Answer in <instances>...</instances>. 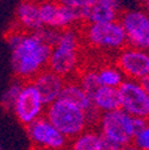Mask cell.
Listing matches in <instances>:
<instances>
[{
	"instance_id": "1",
	"label": "cell",
	"mask_w": 149,
	"mask_h": 150,
	"mask_svg": "<svg viewBox=\"0 0 149 150\" xmlns=\"http://www.w3.org/2000/svg\"><path fill=\"white\" fill-rule=\"evenodd\" d=\"M51 49L37 32H23L19 42L11 49V68L14 75L22 81L32 80L48 67Z\"/></svg>"
},
{
	"instance_id": "2",
	"label": "cell",
	"mask_w": 149,
	"mask_h": 150,
	"mask_svg": "<svg viewBox=\"0 0 149 150\" xmlns=\"http://www.w3.org/2000/svg\"><path fill=\"white\" fill-rule=\"evenodd\" d=\"M44 117L69 141L82 134L89 126L84 110L60 98L47 106Z\"/></svg>"
},
{
	"instance_id": "3",
	"label": "cell",
	"mask_w": 149,
	"mask_h": 150,
	"mask_svg": "<svg viewBox=\"0 0 149 150\" xmlns=\"http://www.w3.org/2000/svg\"><path fill=\"white\" fill-rule=\"evenodd\" d=\"M79 33L69 28L60 32L56 45L53 47L48 69L60 75L63 79L74 74L79 66Z\"/></svg>"
},
{
	"instance_id": "4",
	"label": "cell",
	"mask_w": 149,
	"mask_h": 150,
	"mask_svg": "<svg viewBox=\"0 0 149 150\" xmlns=\"http://www.w3.org/2000/svg\"><path fill=\"white\" fill-rule=\"evenodd\" d=\"M86 42L96 49L121 51L128 44L124 29L119 21L100 24H87L85 28Z\"/></svg>"
},
{
	"instance_id": "5",
	"label": "cell",
	"mask_w": 149,
	"mask_h": 150,
	"mask_svg": "<svg viewBox=\"0 0 149 150\" xmlns=\"http://www.w3.org/2000/svg\"><path fill=\"white\" fill-rule=\"evenodd\" d=\"M99 134L122 146L133 144L135 137L134 117L128 115L122 108L101 113L99 122Z\"/></svg>"
},
{
	"instance_id": "6",
	"label": "cell",
	"mask_w": 149,
	"mask_h": 150,
	"mask_svg": "<svg viewBox=\"0 0 149 150\" xmlns=\"http://www.w3.org/2000/svg\"><path fill=\"white\" fill-rule=\"evenodd\" d=\"M119 23L122 24L128 45L149 51V13L143 8L128 10L121 13Z\"/></svg>"
},
{
	"instance_id": "7",
	"label": "cell",
	"mask_w": 149,
	"mask_h": 150,
	"mask_svg": "<svg viewBox=\"0 0 149 150\" xmlns=\"http://www.w3.org/2000/svg\"><path fill=\"white\" fill-rule=\"evenodd\" d=\"M26 134L33 149L67 150L69 139L65 137L44 116L26 126Z\"/></svg>"
},
{
	"instance_id": "8",
	"label": "cell",
	"mask_w": 149,
	"mask_h": 150,
	"mask_svg": "<svg viewBox=\"0 0 149 150\" xmlns=\"http://www.w3.org/2000/svg\"><path fill=\"white\" fill-rule=\"evenodd\" d=\"M121 108L135 118L149 120V94L142 82L125 79L118 87Z\"/></svg>"
},
{
	"instance_id": "9",
	"label": "cell",
	"mask_w": 149,
	"mask_h": 150,
	"mask_svg": "<svg viewBox=\"0 0 149 150\" xmlns=\"http://www.w3.org/2000/svg\"><path fill=\"white\" fill-rule=\"evenodd\" d=\"M47 106L44 105L40 93L33 87L31 81L24 82L23 88L13 106V112L23 125L28 126L32 122L44 116Z\"/></svg>"
},
{
	"instance_id": "10",
	"label": "cell",
	"mask_w": 149,
	"mask_h": 150,
	"mask_svg": "<svg viewBox=\"0 0 149 150\" xmlns=\"http://www.w3.org/2000/svg\"><path fill=\"white\" fill-rule=\"evenodd\" d=\"M116 66L125 79L142 82L149 78V51L125 47L116 56Z\"/></svg>"
},
{
	"instance_id": "11",
	"label": "cell",
	"mask_w": 149,
	"mask_h": 150,
	"mask_svg": "<svg viewBox=\"0 0 149 150\" xmlns=\"http://www.w3.org/2000/svg\"><path fill=\"white\" fill-rule=\"evenodd\" d=\"M31 83L40 93L44 105L49 106L60 98L66 81L62 76L45 68L31 80Z\"/></svg>"
},
{
	"instance_id": "12",
	"label": "cell",
	"mask_w": 149,
	"mask_h": 150,
	"mask_svg": "<svg viewBox=\"0 0 149 150\" xmlns=\"http://www.w3.org/2000/svg\"><path fill=\"white\" fill-rule=\"evenodd\" d=\"M121 0H97L87 14L86 22L88 24L111 23L119 21Z\"/></svg>"
},
{
	"instance_id": "13",
	"label": "cell",
	"mask_w": 149,
	"mask_h": 150,
	"mask_svg": "<svg viewBox=\"0 0 149 150\" xmlns=\"http://www.w3.org/2000/svg\"><path fill=\"white\" fill-rule=\"evenodd\" d=\"M17 21L19 25L31 32H37L44 28L40 17V5L30 0H23L17 7Z\"/></svg>"
},
{
	"instance_id": "14",
	"label": "cell",
	"mask_w": 149,
	"mask_h": 150,
	"mask_svg": "<svg viewBox=\"0 0 149 150\" xmlns=\"http://www.w3.org/2000/svg\"><path fill=\"white\" fill-rule=\"evenodd\" d=\"M92 104L96 110H98L100 113H106V112L116 111L121 108V99L118 88H111L100 86L94 94L91 97Z\"/></svg>"
},
{
	"instance_id": "15",
	"label": "cell",
	"mask_w": 149,
	"mask_h": 150,
	"mask_svg": "<svg viewBox=\"0 0 149 150\" xmlns=\"http://www.w3.org/2000/svg\"><path fill=\"white\" fill-rule=\"evenodd\" d=\"M60 99L67 100L74 105H77L85 112H88L94 107L92 104L91 97L81 88V86L78 83V81H74V80L67 81L65 83Z\"/></svg>"
},
{
	"instance_id": "16",
	"label": "cell",
	"mask_w": 149,
	"mask_h": 150,
	"mask_svg": "<svg viewBox=\"0 0 149 150\" xmlns=\"http://www.w3.org/2000/svg\"><path fill=\"white\" fill-rule=\"evenodd\" d=\"M100 134L94 129H87L69 141L67 150H99Z\"/></svg>"
},
{
	"instance_id": "17",
	"label": "cell",
	"mask_w": 149,
	"mask_h": 150,
	"mask_svg": "<svg viewBox=\"0 0 149 150\" xmlns=\"http://www.w3.org/2000/svg\"><path fill=\"white\" fill-rule=\"evenodd\" d=\"M60 8L61 4L56 0H48L40 4V17L44 28L59 30L60 29Z\"/></svg>"
},
{
	"instance_id": "18",
	"label": "cell",
	"mask_w": 149,
	"mask_h": 150,
	"mask_svg": "<svg viewBox=\"0 0 149 150\" xmlns=\"http://www.w3.org/2000/svg\"><path fill=\"white\" fill-rule=\"evenodd\" d=\"M97 73H98L100 86H104V87L118 88L125 80V76L116 64H105L100 67L97 70Z\"/></svg>"
},
{
	"instance_id": "19",
	"label": "cell",
	"mask_w": 149,
	"mask_h": 150,
	"mask_svg": "<svg viewBox=\"0 0 149 150\" xmlns=\"http://www.w3.org/2000/svg\"><path fill=\"white\" fill-rule=\"evenodd\" d=\"M78 83L81 86V88L87 93L89 97L94 94V92L100 87V82L98 79V73L94 69H88L81 73L80 78L78 80Z\"/></svg>"
},
{
	"instance_id": "20",
	"label": "cell",
	"mask_w": 149,
	"mask_h": 150,
	"mask_svg": "<svg viewBox=\"0 0 149 150\" xmlns=\"http://www.w3.org/2000/svg\"><path fill=\"white\" fill-rule=\"evenodd\" d=\"M23 85L24 82L22 80H16L13 81L9 87L4 92V94L1 97V100H0V103H1V106L6 110H13V106L17 101V98L18 96H19V93L23 88Z\"/></svg>"
},
{
	"instance_id": "21",
	"label": "cell",
	"mask_w": 149,
	"mask_h": 150,
	"mask_svg": "<svg viewBox=\"0 0 149 150\" xmlns=\"http://www.w3.org/2000/svg\"><path fill=\"white\" fill-rule=\"evenodd\" d=\"M56 1L63 6L77 10L81 16L82 22H86L87 14L97 0H56Z\"/></svg>"
},
{
	"instance_id": "22",
	"label": "cell",
	"mask_w": 149,
	"mask_h": 150,
	"mask_svg": "<svg viewBox=\"0 0 149 150\" xmlns=\"http://www.w3.org/2000/svg\"><path fill=\"white\" fill-rule=\"evenodd\" d=\"M133 144L141 150H149V122L142 131L135 135Z\"/></svg>"
},
{
	"instance_id": "23",
	"label": "cell",
	"mask_w": 149,
	"mask_h": 150,
	"mask_svg": "<svg viewBox=\"0 0 149 150\" xmlns=\"http://www.w3.org/2000/svg\"><path fill=\"white\" fill-rule=\"evenodd\" d=\"M124 146L119 145L118 143L109 139L107 137L100 135V144H99V150H123Z\"/></svg>"
},
{
	"instance_id": "24",
	"label": "cell",
	"mask_w": 149,
	"mask_h": 150,
	"mask_svg": "<svg viewBox=\"0 0 149 150\" xmlns=\"http://www.w3.org/2000/svg\"><path fill=\"white\" fill-rule=\"evenodd\" d=\"M142 85H143V87L147 89L148 94H149V78H147L145 80H143V81H142Z\"/></svg>"
},
{
	"instance_id": "25",
	"label": "cell",
	"mask_w": 149,
	"mask_h": 150,
	"mask_svg": "<svg viewBox=\"0 0 149 150\" xmlns=\"http://www.w3.org/2000/svg\"><path fill=\"white\" fill-rule=\"evenodd\" d=\"M123 150H141V149H138V148H137V146H135L134 144H130V145L125 146Z\"/></svg>"
},
{
	"instance_id": "26",
	"label": "cell",
	"mask_w": 149,
	"mask_h": 150,
	"mask_svg": "<svg viewBox=\"0 0 149 150\" xmlns=\"http://www.w3.org/2000/svg\"><path fill=\"white\" fill-rule=\"evenodd\" d=\"M30 1H33V3H36V4H43V3H45V1H48V0H30Z\"/></svg>"
},
{
	"instance_id": "27",
	"label": "cell",
	"mask_w": 149,
	"mask_h": 150,
	"mask_svg": "<svg viewBox=\"0 0 149 150\" xmlns=\"http://www.w3.org/2000/svg\"><path fill=\"white\" fill-rule=\"evenodd\" d=\"M145 12H148L149 13V1H147L145 4H144V8H143Z\"/></svg>"
},
{
	"instance_id": "28",
	"label": "cell",
	"mask_w": 149,
	"mask_h": 150,
	"mask_svg": "<svg viewBox=\"0 0 149 150\" xmlns=\"http://www.w3.org/2000/svg\"><path fill=\"white\" fill-rule=\"evenodd\" d=\"M136 1H138V3H141V4H143V5H144L147 1H149V0H136Z\"/></svg>"
},
{
	"instance_id": "29",
	"label": "cell",
	"mask_w": 149,
	"mask_h": 150,
	"mask_svg": "<svg viewBox=\"0 0 149 150\" xmlns=\"http://www.w3.org/2000/svg\"><path fill=\"white\" fill-rule=\"evenodd\" d=\"M32 150H40V149H32Z\"/></svg>"
},
{
	"instance_id": "30",
	"label": "cell",
	"mask_w": 149,
	"mask_h": 150,
	"mask_svg": "<svg viewBox=\"0 0 149 150\" xmlns=\"http://www.w3.org/2000/svg\"><path fill=\"white\" fill-rule=\"evenodd\" d=\"M0 150H1V146H0Z\"/></svg>"
}]
</instances>
